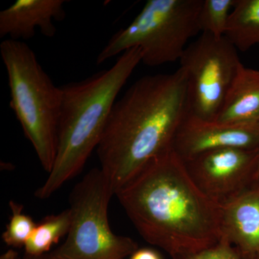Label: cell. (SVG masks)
Instances as JSON below:
<instances>
[{
    "instance_id": "d6986e66",
    "label": "cell",
    "mask_w": 259,
    "mask_h": 259,
    "mask_svg": "<svg viewBox=\"0 0 259 259\" xmlns=\"http://www.w3.org/2000/svg\"><path fill=\"white\" fill-rule=\"evenodd\" d=\"M0 259H21L19 257L18 252L15 251L13 248L7 250L0 256Z\"/></svg>"
},
{
    "instance_id": "ac0fdd59",
    "label": "cell",
    "mask_w": 259,
    "mask_h": 259,
    "mask_svg": "<svg viewBox=\"0 0 259 259\" xmlns=\"http://www.w3.org/2000/svg\"><path fill=\"white\" fill-rule=\"evenodd\" d=\"M128 259H163L157 250L151 248H138Z\"/></svg>"
},
{
    "instance_id": "277c9868",
    "label": "cell",
    "mask_w": 259,
    "mask_h": 259,
    "mask_svg": "<svg viewBox=\"0 0 259 259\" xmlns=\"http://www.w3.org/2000/svg\"><path fill=\"white\" fill-rule=\"evenodd\" d=\"M10 91V107L40 164L50 173L57 149L61 102L58 88L23 41L5 39L0 44Z\"/></svg>"
},
{
    "instance_id": "7a4b0ae2",
    "label": "cell",
    "mask_w": 259,
    "mask_h": 259,
    "mask_svg": "<svg viewBox=\"0 0 259 259\" xmlns=\"http://www.w3.org/2000/svg\"><path fill=\"white\" fill-rule=\"evenodd\" d=\"M188 113L187 81L180 68L141 78L116 101L97 148L100 169L115 195L149 162L173 149Z\"/></svg>"
},
{
    "instance_id": "4fadbf2b",
    "label": "cell",
    "mask_w": 259,
    "mask_h": 259,
    "mask_svg": "<svg viewBox=\"0 0 259 259\" xmlns=\"http://www.w3.org/2000/svg\"><path fill=\"white\" fill-rule=\"evenodd\" d=\"M225 37L237 50L259 46V0H236Z\"/></svg>"
},
{
    "instance_id": "5bb4252c",
    "label": "cell",
    "mask_w": 259,
    "mask_h": 259,
    "mask_svg": "<svg viewBox=\"0 0 259 259\" xmlns=\"http://www.w3.org/2000/svg\"><path fill=\"white\" fill-rule=\"evenodd\" d=\"M71 226L69 208L59 214H51L37 223L32 236L25 243V256L39 257L47 254L61 238L67 236Z\"/></svg>"
},
{
    "instance_id": "52a82bcc",
    "label": "cell",
    "mask_w": 259,
    "mask_h": 259,
    "mask_svg": "<svg viewBox=\"0 0 259 259\" xmlns=\"http://www.w3.org/2000/svg\"><path fill=\"white\" fill-rule=\"evenodd\" d=\"M180 62L187 81L189 113L215 120L242 64L236 48L226 37L202 33L188 45Z\"/></svg>"
},
{
    "instance_id": "5b68a950",
    "label": "cell",
    "mask_w": 259,
    "mask_h": 259,
    "mask_svg": "<svg viewBox=\"0 0 259 259\" xmlns=\"http://www.w3.org/2000/svg\"><path fill=\"white\" fill-rule=\"evenodd\" d=\"M203 0H148L136 18L112 35L97 58L101 64L129 49L142 51V62L158 66L180 61L190 39L200 32Z\"/></svg>"
},
{
    "instance_id": "8992f818",
    "label": "cell",
    "mask_w": 259,
    "mask_h": 259,
    "mask_svg": "<svg viewBox=\"0 0 259 259\" xmlns=\"http://www.w3.org/2000/svg\"><path fill=\"white\" fill-rule=\"evenodd\" d=\"M114 195L100 168L90 170L70 194L71 226L66 241L49 254L56 259L129 258L139 245L112 232L108 207Z\"/></svg>"
},
{
    "instance_id": "6da1fadb",
    "label": "cell",
    "mask_w": 259,
    "mask_h": 259,
    "mask_svg": "<svg viewBox=\"0 0 259 259\" xmlns=\"http://www.w3.org/2000/svg\"><path fill=\"white\" fill-rule=\"evenodd\" d=\"M115 196L145 241L172 259L222 240L221 204L199 190L173 149L149 162Z\"/></svg>"
},
{
    "instance_id": "7c38bea8",
    "label": "cell",
    "mask_w": 259,
    "mask_h": 259,
    "mask_svg": "<svg viewBox=\"0 0 259 259\" xmlns=\"http://www.w3.org/2000/svg\"><path fill=\"white\" fill-rule=\"evenodd\" d=\"M215 120L228 123L259 122V70L240 65Z\"/></svg>"
},
{
    "instance_id": "9c48e42d",
    "label": "cell",
    "mask_w": 259,
    "mask_h": 259,
    "mask_svg": "<svg viewBox=\"0 0 259 259\" xmlns=\"http://www.w3.org/2000/svg\"><path fill=\"white\" fill-rule=\"evenodd\" d=\"M222 148L258 149L259 122L228 123L204 120L188 113L173 144L174 151L183 161Z\"/></svg>"
},
{
    "instance_id": "30bf717a",
    "label": "cell",
    "mask_w": 259,
    "mask_h": 259,
    "mask_svg": "<svg viewBox=\"0 0 259 259\" xmlns=\"http://www.w3.org/2000/svg\"><path fill=\"white\" fill-rule=\"evenodd\" d=\"M222 238L241 259H259V183L221 204Z\"/></svg>"
},
{
    "instance_id": "9a60e30c",
    "label": "cell",
    "mask_w": 259,
    "mask_h": 259,
    "mask_svg": "<svg viewBox=\"0 0 259 259\" xmlns=\"http://www.w3.org/2000/svg\"><path fill=\"white\" fill-rule=\"evenodd\" d=\"M236 0H203L199 15L202 33L225 37Z\"/></svg>"
},
{
    "instance_id": "8fae6325",
    "label": "cell",
    "mask_w": 259,
    "mask_h": 259,
    "mask_svg": "<svg viewBox=\"0 0 259 259\" xmlns=\"http://www.w3.org/2000/svg\"><path fill=\"white\" fill-rule=\"evenodd\" d=\"M65 3L64 0H18L0 13V37L28 40L37 28L46 37H54V21L66 17Z\"/></svg>"
},
{
    "instance_id": "e0dca14e",
    "label": "cell",
    "mask_w": 259,
    "mask_h": 259,
    "mask_svg": "<svg viewBox=\"0 0 259 259\" xmlns=\"http://www.w3.org/2000/svg\"><path fill=\"white\" fill-rule=\"evenodd\" d=\"M184 259H241L233 247L226 241L221 240L212 248L187 257Z\"/></svg>"
},
{
    "instance_id": "2e32d148",
    "label": "cell",
    "mask_w": 259,
    "mask_h": 259,
    "mask_svg": "<svg viewBox=\"0 0 259 259\" xmlns=\"http://www.w3.org/2000/svg\"><path fill=\"white\" fill-rule=\"evenodd\" d=\"M12 215L6 230L3 233L5 244L11 248H20L32 236L36 225L32 218L23 212V206L14 201H10Z\"/></svg>"
},
{
    "instance_id": "3957f363",
    "label": "cell",
    "mask_w": 259,
    "mask_h": 259,
    "mask_svg": "<svg viewBox=\"0 0 259 259\" xmlns=\"http://www.w3.org/2000/svg\"><path fill=\"white\" fill-rule=\"evenodd\" d=\"M142 55L138 48L129 49L110 69L61 87L55 161L35 192L37 198H49L81 171L100 144L117 95L142 62Z\"/></svg>"
},
{
    "instance_id": "ba28073f",
    "label": "cell",
    "mask_w": 259,
    "mask_h": 259,
    "mask_svg": "<svg viewBox=\"0 0 259 259\" xmlns=\"http://www.w3.org/2000/svg\"><path fill=\"white\" fill-rule=\"evenodd\" d=\"M258 149L222 148L202 153L184 162L199 190L209 198L222 204L255 183Z\"/></svg>"
},
{
    "instance_id": "44dd1931",
    "label": "cell",
    "mask_w": 259,
    "mask_h": 259,
    "mask_svg": "<svg viewBox=\"0 0 259 259\" xmlns=\"http://www.w3.org/2000/svg\"><path fill=\"white\" fill-rule=\"evenodd\" d=\"M255 182H258V183H259V149H258V170H257L256 181H255Z\"/></svg>"
},
{
    "instance_id": "ffe728a7",
    "label": "cell",
    "mask_w": 259,
    "mask_h": 259,
    "mask_svg": "<svg viewBox=\"0 0 259 259\" xmlns=\"http://www.w3.org/2000/svg\"><path fill=\"white\" fill-rule=\"evenodd\" d=\"M24 259H56L53 258L52 256L49 253H47V254L42 255V256L39 257H28L25 256Z\"/></svg>"
}]
</instances>
